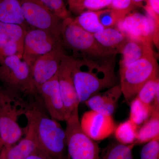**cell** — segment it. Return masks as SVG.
<instances>
[{
	"label": "cell",
	"instance_id": "6da1fadb",
	"mask_svg": "<svg viewBox=\"0 0 159 159\" xmlns=\"http://www.w3.org/2000/svg\"><path fill=\"white\" fill-rule=\"evenodd\" d=\"M26 103L24 115L28 121L27 130L31 133L38 148L54 159H66L67 150L65 130L47 113L37 95Z\"/></svg>",
	"mask_w": 159,
	"mask_h": 159
},
{
	"label": "cell",
	"instance_id": "7a4b0ae2",
	"mask_svg": "<svg viewBox=\"0 0 159 159\" xmlns=\"http://www.w3.org/2000/svg\"><path fill=\"white\" fill-rule=\"evenodd\" d=\"M116 56L101 60L78 58L74 81L80 103L101 91L117 85Z\"/></svg>",
	"mask_w": 159,
	"mask_h": 159
},
{
	"label": "cell",
	"instance_id": "3957f363",
	"mask_svg": "<svg viewBox=\"0 0 159 159\" xmlns=\"http://www.w3.org/2000/svg\"><path fill=\"white\" fill-rule=\"evenodd\" d=\"M0 82L7 94L15 100L24 102L23 97L36 95L31 78V68L17 54L0 62Z\"/></svg>",
	"mask_w": 159,
	"mask_h": 159
},
{
	"label": "cell",
	"instance_id": "277c9868",
	"mask_svg": "<svg viewBox=\"0 0 159 159\" xmlns=\"http://www.w3.org/2000/svg\"><path fill=\"white\" fill-rule=\"evenodd\" d=\"M61 40L64 48L80 52L84 56L83 58L101 60L116 55L101 46L93 34L80 28L70 16L63 20Z\"/></svg>",
	"mask_w": 159,
	"mask_h": 159
},
{
	"label": "cell",
	"instance_id": "5b68a950",
	"mask_svg": "<svg viewBox=\"0 0 159 159\" xmlns=\"http://www.w3.org/2000/svg\"><path fill=\"white\" fill-rule=\"evenodd\" d=\"M158 72V64L154 53L146 54L119 72L120 87L126 102L134 98L148 80L159 76Z\"/></svg>",
	"mask_w": 159,
	"mask_h": 159
},
{
	"label": "cell",
	"instance_id": "8992f818",
	"mask_svg": "<svg viewBox=\"0 0 159 159\" xmlns=\"http://www.w3.org/2000/svg\"><path fill=\"white\" fill-rule=\"evenodd\" d=\"M78 107L66 120V147L69 159H101L96 141L88 136L80 125Z\"/></svg>",
	"mask_w": 159,
	"mask_h": 159
},
{
	"label": "cell",
	"instance_id": "52a82bcc",
	"mask_svg": "<svg viewBox=\"0 0 159 159\" xmlns=\"http://www.w3.org/2000/svg\"><path fill=\"white\" fill-rule=\"evenodd\" d=\"M18 104L23 103L11 98L0 86V144L3 147L14 145L22 136L17 119L24 114V108L17 109Z\"/></svg>",
	"mask_w": 159,
	"mask_h": 159
},
{
	"label": "cell",
	"instance_id": "ba28073f",
	"mask_svg": "<svg viewBox=\"0 0 159 159\" xmlns=\"http://www.w3.org/2000/svg\"><path fill=\"white\" fill-rule=\"evenodd\" d=\"M116 27L129 39L150 46L153 43L159 48V27L147 15L131 11L119 21Z\"/></svg>",
	"mask_w": 159,
	"mask_h": 159
},
{
	"label": "cell",
	"instance_id": "9c48e42d",
	"mask_svg": "<svg viewBox=\"0 0 159 159\" xmlns=\"http://www.w3.org/2000/svg\"><path fill=\"white\" fill-rule=\"evenodd\" d=\"M23 17L32 29L44 30L60 38L63 20L39 0H18Z\"/></svg>",
	"mask_w": 159,
	"mask_h": 159
},
{
	"label": "cell",
	"instance_id": "30bf717a",
	"mask_svg": "<svg viewBox=\"0 0 159 159\" xmlns=\"http://www.w3.org/2000/svg\"><path fill=\"white\" fill-rule=\"evenodd\" d=\"M60 40V38L44 30L29 29L24 39L22 59L31 68L37 58L53 50Z\"/></svg>",
	"mask_w": 159,
	"mask_h": 159
},
{
	"label": "cell",
	"instance_id": "8fae6325",
	"mask_svg": "<svg viewBox=\"0 0 159 159\" xmlns=\"http://www.w3.org/2000/svg\"><path fill=\"white\" fill-rule=\"evenodd\" d=\"M65 54V48L60 40L53 50L35 61L31 67V72L36 94V90L42 84L57 74Z\"/></svg>",
	"mask_w": 159,
	"mask_h": 159
},
{
	"label": "cell",
	"instance_id": "7c38bea8",
	"mask_svg": "<svg viewBox=\"0 0 159 159\" xmlns=\"http://www.w3.org/2000/svg\"><path fill=\"white\" fill-rule=\"evenodd\" d=\"M77 60L78 58L65 54L58 71L60 90L68 118L80 104L74 81V71Z\"/></svg>",
	"mask_w": 159,
	"mask_h": 159
},
{
	"label": "cell",
	"instance_id": "4fadbf2b",
	"mask_svg": "<svg viewBox=\"0 0 159 159\" xmlns=\"http://www.w3.org/2000/svg\"><path fill=\"white\" fill-rule=\"evenodd\" d=\"M36 94L51 118L66 121L68 117L60 90L58 72L37 89Z\"/></svg>",
	"mask_w": 159,
	"mask_h": 159
},
{
	"label": "cell",
	"instance_id": "5bb4252c",
	"mask_svg": "<svg viewBox=\"0 0 159 159\" xmlns=\"http://www.w3.org/2000/svg\"><path fill=\"white\" fill-rule=\"evenodd\" d=\"M80 125L84 132L95 141H101L108 138L113 133L116 128L112 116L93 110L84 113Z\"/></svg>",
	"mask_w": 159,
	"mask_h": 159
},
{
	"label": "cell",
	"instance_id": "9a60e30c",
	"mask_svg": "<svg viewBox=\"0 0 159 159\" xmlns=\"http://www.w3.org/2000/svg\"><path fill=\"white\" fill-rule=\"evenodd\" d=\"M122 95L120 84L116 85L105 92L95 94L84 102L91 110L112 116Z\"/></svg>",
	"mask_w": 159,
	"mask_h": 159
},
{
	"label": "cell",
	"instance_id": "2e32d148",
	"mask_svg": "<svg viewBox=\"0 0 159 159\" xmlns=\"http://www.w3.org/2000/svg\"><path fill=\"white\" fill-rule=\"evenodd\" d=\"M154 53L152 46L128 39L120 52L121 57L119 61V72L146 54Z\"/></svg>",
	"mask_w": 159,
	"mask_h": 159
},
{
	"label": "cell",
	"instance_id": "e0dca14e",
	"mask_svg": "<svg viewBox=\"0 0 159 159\" xmlns=\"http://www.w3.org/2000/svg\"><path fill=\"white\" fill-rule=\"evenodd\" d=\"M38 149L39 148L34 137L26 130L25 137L18 144L2 148L0 159H26Z\"/></svg>",
	"mask_w": 159,
	"mask_h": 159
},
{
	"label": "cell",
	"instance_id": "ac0fdd59",
	"mask_svg": "<svg viewBox=\"0 0 159 159\" xmlns=\"http://www.w3.org/2000/svg\"><path fill=\"white\" fill-rule=\"evenodd\" d=\"M93 34L97 41L106 48L116 54L120 53L128 38L116 27L104 28Z\"/></svg>",
	"mask_w": 159,
	"mask_h": 159
},
{
	"label": "cell",
	"instance_id": "d6986e66",
	"mask_svg": "<svg viewBox=\"0 0 159 159\" xmlns=\"http://www.w3.org/2000/svg\"><path fill=\"white\" fill-rule=\"evenodd\" d=\"M0 21L17 24L29 30L18 0H0Z\"/></svg>",
	"mask_w": 159,
	"mask_h": 159
},
{
	"label": "cell",
	"instance_id": "ffe728a7",
	"mask_svg": "<svg viewBox=\"0 0 159 159\" xmlns=\"http://www.w3.org/2000/svg\"><path fill=\"white\" fill-rule=\"evenodd\" d=\"M159 136V106L152 105V111L150 118L138 130L134 144L147 143Z\"/></svg>",
	"mask_w": 159,
	"mask_h": 159
},
{
	"label": "cell",
	"instance_id": "44dd1931",
	"mask_svg": "<svg viewBox=\"0 0 159 159\" xmlns=\"http://www.w3.org/2000/svg\"><path fill=\"white\" fill-rule=\"evenodd\" d=\"M27 31L17 24L0 21V37L16 44L18 48L19 56L21 58L24 39Z\"/></svg>",
	"mask_w": 159,
	"mask_h": 159
},
{
	"label": "cell",
	"instance_id": "7402d4cb",
	"mask_svg": "<svg viewBox=\"0 0 159 159\" xmlns=\"http://www.w3.org/2000/svg\"><path fill=\"white\" fill-rule=\"evenodd\" d=\"M74 22L89 33L94 34L104 29L99 21L97 11H86L73 19Z\"/></svg>",
	"mask_w": 159,
	"mask_h": 159
},
{
	"label": "cell",
	"instance_id": "603a6c76",
	"mask_svg": "<svg viewBox=\"0 0 159 159\" xmlns=\"http://www.w3.org/2000/svg\"><path fill=\"white\" fill-rule=\"evenodd\" d=\"M152 111V105L146 104L135 97L130 103L129 119L140 126L150 118Z\"/></svg>",
	"mask_w": 159,
	"mask_h": 159
},
{
	"label": "cell",
	"instance_id": "cb8c5ba5",
	"mask_svg": "<svg viewBox=\"0 0 159 159\" xmlns=\"http://www.w3.org/2000/svg\"><path fill=\"white\" fill-rule=\"evenodd\" d=\"M139 126L129 119L122 122L115 129V135L119 143L124 145L134 144L138 134Z\"/></svg>",
	"mask_w": 159,
	"mask_h": 159
},
{
	"label": "cell",
	"instance_id": "d4e9b609",
	"mask_svg": "<svg viewBox=\"0 0 159 159\" xmlns=\"http://www.w3.org/2000/svg\"><path fill=\"white\" fill-rule=\"evenodd\" d=\"M134 145L114 142L106 148L101 159H133L132 149Z\"/></svg>",
	"mask_w": 159,
	"mask_h": 159
},
{
	"label": "cell",
	"instance_id": "484cf974",
	"mask_svg": "<svg viewBox=\"0 0 159 159\" xmlns=\"http://www.w3.org/2000/svg\"><path fill=\"white\" fill-rule=\"evenodd\" d=\"M159 89V76L148 80L142 86L136 96L142 102L146 104H153L157 91Z\"/></svg>",
	"mask_w": 159,
	"mask_h": 159
},
{
	"label": "cell",
	"instance_id": "4316f807",
	"mask_svg": "<svg viewBox=\"0 0 159 159\" xmlns=\"http://www.w3.org/2000/svg\"><path fill=\"white\" fill-rule=\"evenodd\" d=\"M99 21L104 28L116 27L120 20L125 16L114 9H103L98 11Z\"/></svg>",
	"mask_w": 159,
	"mask_h": 159
},
{
	"label": "cell",
	"instance_id": "83f0119b",
	"mask_svg": "<svg viewBox=\"0 0 159 159\" xmlns=\"http://www.w3.org/2000/svg\"><path fill=\"white\" fill-rule=\"evenodd\" d=\"M112 0H84L74 13L79 15L86 11H97L108 8Z\"/></svg>",
	"mask_w": 159,
	"mask_h": 159
},
{
	"label": "cell",
	"instance_id": "f1b7e54d",
	"mask_svg": "<svg viewBox=\"0 0 159 159\" xmlns=\"http://www.w3.org/2000/svg\"><path fill=\"white\" fill-rule=\"evenodd\" d=\"M55 15L64 20L70 17L65 0H39Z\"/></svg>",
	"mask_w": 159,
	"mask_h": 159
},
{
	"label": "cell",
	"instance_id": "f546056e",
	"mask_svg": "<svg viewBox=\"0 0 159 159\" xmlns=\"http://www.w3.org/2000/svg\"><path fill=\"white\" fill-rule=\"evenodd\" d=\"M141 159H159V136L147 142L140 154Z\"/></svg>",
	"mask_w": 159,
	"mask_h": 159
},
{
	"label": "cell",
	"instance_id": "4dcf8cb0",
	"mask_svg": "<svg viewBox=\"0 0 159 159\" xmlns=\"http://www.w3.org/2000/svg\"><path fill=\"white\" fill-rule=\"evenodd\" d=\"M15 54H17L19 56L17 45L0 37V62L6 57Z\"/></svg>",
	"mask_w": 159,
	"mask_h": 159
},
{
	"label": "cell",
	"instance_id": "1f68e13d",
	"mask_svg": "<svg viewBox=\"0 0 159 159\" xmlns=\"http://www.w3.org/2000/svg\"><path fill=\"white\" fill-rule=\"evenodd\" d=\"M136 7L132 0H112L108 8L116 10L125 16Z\"/></svg>",
	"mask_w": 159,
	"mask_h": 159
},
{
	"label": "cell",
	"instance_id": "d6a6232c",
	"mask_svg": "<svg viewBox=\"0 0 159 159\" xmlns=\"http://www.w3.org/2000/svg\"><path fill=\"white\" fill-rule=\"evenodd\" d=\"M26 159H54L42 151L38 149L37 150L28 157Z\"/></svg>",
	"mask_w": 159,
	"mask_h": 159
},
{
	"label": "cell",
	"instance_id": "836d02e7",
	"mask_svg": "<svg viewBox=\"0 0 159 159\" xmlns=\"http://www.w3.org/2000/svg\"><path fill=\"white\" fill-rule=\"evenodd\" d=\"M145 5L150 8L157 15L159 16V0H146Z\"/></svg>",
	"mask_w": 159,
	"mask_h": 159
},
{
	"label": "cell",
	"instance_id": "e575fe53",
	"mask_svg": "<svg viewBox=\"0 0 159 159\" xmlns=\"http://www.w3.org/2000/svg\"><path fill=\"white\" fill-rule=\"evenodd\" d=\"M84 0H67L70 10L74 13L78 6Z\"/></svg>",
	"mask_w": 159,
	"mask_h": 159
},
{
	"label": "cell",
	"instance_id": "d590c367",
	"mask_svg": "<svg viewBox=\"0 0 159 159\" xmlns=\"http://www.w3.org/2000/svg\"><path fill=\"white\" fill-rule=\"evenodd\" d=\"M133 2L136 7H144V3L146 0H132Z\"/></svg>",
	"mask_w": 159,
	"mask_h": 159
},
{
	"label": "cell",
	"instance_id": "8d00e7d4",
	"mask_svg": "<svg viewBox=\"0 0 159 159\" xmlns=\"http://www.w3.org/2000/svg\"><path fill=\"white\" fill-rule=\"evenodd\" d=\"M2 147H1V145H0V150H2Z\"/></svg>",
	"mask_w": 159,
	"mask_h": 159
}]
</instances>
